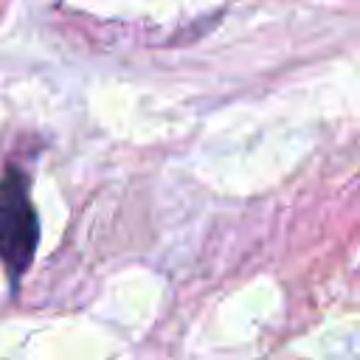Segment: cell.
Masks as SVG:
<instances>
[{
  "label": "cell",
  "mask_w": 360,
  "mask_h": 360,
  "mask_svg": "<svg viewBox=\"0 0 360 360\" xmlns=\"http://www.w3.org/2000/svg\"><path fill=\"white\" fill-rule=\"evenodd\" d=\"M39 245V217L31 200L28 174L8 166L0 177V264L11 290L34 262Z\"/></svg>",
  "instance_id": "1"
}]
</instances>
